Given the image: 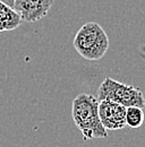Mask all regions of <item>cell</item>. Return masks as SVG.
Segmentation results:
<instances>
[{"instance_id": "cell-7", "label": "cell", "mask_w": 145, "mask_h": 147, "mask_svg": "<svg viewBox=\"0 0 145 147\" xmlns=\"http://www.w3.org/2000/svg\"><path fill=\"white\" fill-rule=\"evenodd\" d=\"M144 111L137 107H129L126 108V126L129 128H138L144 122Z\"/></svg>"}, {"instance_id": "cell-6", "label": "cell", "mask_w": 145, "mask_h": 147, "mask_svg": "<svg viewBox=\"0 0 145 147\" xmlns=\"http://www.w3.org/2000/svg\"><path fill=\"white\" fill-rule=\"evenodd\" d=\"M22 23L23 19L14 10V8L0 1V33L14 31L22 25Z\"/></svg>"}, {"instance_id": "cell-5", "label": "cell", "mask_w": 145, "mask_h": 147, "mask_svg": "<svg viewBox=\"0 0 145 147\" xmlns=\"http://www.w3.org/2000/svg\"><path fill=\"white\" fill-rule=\"evenodd\" d=\"M54 1L56 0H15L13 8L23 22L35 23L48 15Z\"/></svg>"}, {"instance_id": "cell-3", "label": "cell", "mask_w": 145, "mask_h": 147, "mask_svg": "<svg viewBox=\"0 0 145 147\" xmlns=\"http://www.w3.org/2000/svg\"><path fill=\"white\" fill-rule=\"evenodd\" d=\"M96 98L99 101L110 100L124 105L125 108L137 107L144 109L145 107L144 94L140 88L133 85L124 84L110 77H106L104 80L101 83L98 90Z\"/></svg>"}, {"instance_id": "cell-2", "label": "cell", "mask_w": 145, "mask_h": 147, "mask_svg": "<svg viewBox=\"0 0 145 147\" xmlns=\"http://www.w3.org/2000/svg\"><path fill=\"white\" fill-rule=\"evenodd\" d=\"M74 48L82 58L96 61L103 58L109 49V37L96 22L84 24L74 38Z\"/></svg>"}, {"instance_id": "cell-8", "label": "cell", "mask_w": 145, "mask_h": 147, "mask_svg": "<svg viewBox=\"0 0 145 147\" xmlns=\"http://www.w3.org/2000/svg\"><path fill=\"white\" fill-rule=\"evenodd\" d=\"M1 2H3V3H6L7 6H9V7H12L13 8V6H14V1L15 0H0Z\"/></svg>"}, {"instance_id": "cell-1", "label": "cell", "mask_w": 145, "mask_h": 147, "mask_svg": "<svg viewBox=\"0 0 145 147\" xmlns=\"http://www.w3.org/2000/svg\"><path fill=\"white\" fill-rule=\"evenodd\" d=\"M72 117L84 140L108 137L99 117V100L92 94L81 93L72 100Z\"/></svg>"}, {"instance_id": "cell-4", "label": "cell", "mask_w": 145, "mask_h": 147, "mask_svg": "<svg viewBox=\"0 0 145 147\" xmlns=\"http://www.w3.org/2000/svg\"><path fill=\"white\" fill-rule=\"evenodd\" d=\"M99 117L106 130H119L126 127V108L113 101H99Z\"/></svg>"}]
</instances>
